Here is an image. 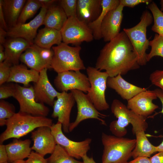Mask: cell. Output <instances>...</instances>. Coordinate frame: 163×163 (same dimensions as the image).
<instances>
[{
	"mask_svg": "<svg viewBox=\"0 0 163 163\" xmlns=\"http://www.w3.org/2000/svg\"><path fill=\"white\" fill-rule=\"evenodd\" d=\"M149 159L151 163H163V152H159Z\"/></svg>",
	"mask_w": 163,
	"mask_h": 163,
	"instance_id": "ee69618b",
	"label": "cell"
},
{
	"mask_svg": "<svg viewBox=\"0 0 163 163\" xmlns=\"http://www.w3.org/2000/svg\"><path fill=\"white\" fill-rule=\"evenodd\" d=\"M31 137L34 142L32 150L43 157L51 154L57 144L50 127H38L31 132Z\"/></svg>",
	"mask_w": 163,
	"mask_h": 163,
	"instance_id": "e0dca14e",
	"label": "cell"
},
{
	"mask_svg": "<svg viewBox=\"0 0 163 163\" xmlns=\"http://www.w3.org/2000/svg\"><path fill=\"white\" fill-rule=\"evenodd\" d=\"M34 43L21 38H10L2 45L6 59L13 65L19 64L21 55Z\"/></svg>",
	"mask_w": 163,
	"mask_h": 163,
	"instance_id": "44dd1931",
	"label": "cell"
},
{
	"mask_svg": "<svg viewBox=\"0 0 163 163\" xmlns=\"http://www.w3.org/2000/svg\"><path fill=\"white\" fill-rule=\"evenodd\" d=\"M58 2L68 18L77 17V0H61Z\"/></svg>",
	"mask_w": 163,
	"mask_h": 163,
	"instance_id": "d590c367",
	"label": "cell"
},
{
	"mask_svg": "<svg viewBox=\"0 0 163 163\" xmlns=\"http://www.w3.org/2000/svg\"><path fill=\"white\" fill-rule=\"evenodd\" d=\"M151 0H120V3L124 7H127L133 8L142 3L150 4Z\"/></svg>",
	"mask_w": 163,
	"mask_h": 163,
	"instance_id": "60d3db41",
	"label": "cell"
},
{
	"mask_svg": "<svg viewBox=\"0 0 163 163\" xmlns=\"http://www.w3.org/2000/svg\"><path fill=\"white\" fill-rule=\"evenodd\" d=\"M140 19V21L136 25L131 28H124L123 31L133 47L139 65L142 66L148 62L146 51L148 49L149 41L147 38V29L152 24L153 19L152 14L147 10L143 12Z\"/></svg>",
	"mask_w": 163,
	"mask_h": 163,
	"instance_id": "5b68a950",
	"label": "cell"
},
{
	"mask_svg": "<svg viewBox=\"0 0 163 163\" xmlns=\"http://www.w3.org/2000/svg\"><path fill=\"white\" fill-rule=\"evenodd\" d=\"M104 146L102 163H128L136 142L135 139L119 137L102 133Z\"/></svg>",
	"mask_w": 163,
	"mask_h": 163,
	"instance_id": "3957f363",
	"label": "cell"
},
{
	"mask_svg": "<svg viewBox=\"0 0 163 163\" xmlns=\"http://www.w3.org/2000/svg\"><path fill=\"white\" fill-rule=\"evenodd\" d=\"M15 84H3L0 86V99L4 100L10 97H14L15 93Z\"/></svg>",
	"mask_w": 163,
	"mask_h": 163,
	"instance_id": "74e56055",
	"label": "cell"
},
{
	"mask_svg": "<svg viewBox=\"0 0 163 163\" xmlns=\"http://www.w3.org/2000/svg\"><path fill=\"white\" fill-rule=\"evenodd\" d=\"M148 8L152 13L154 21L152 30L163 37V13L153 1L149 4Z\"/></svg>",
	"mask_w": 163,
	"mask_h": 163,
	"instance_id": "1f68e13d",
	"label": "cell"
},
{
	"mask_svg": "<svg viewBox=\"0 0 163 163\" xmlns=\"http://www.w3.org/2000/svg\"><path fill=\"white\" fill-rule=\"evenodd\" d=\"M48 163H83L69 155L59 145L57 144L50 156L46 159Z\"/></svg>",
	"mask_w": 163,
	"mask_h": 163,
	"instance_id": "f546056e",
	"label": "cell"
},
{
	"mask_svg": "<svg viewBox=\"0 0 163 163\" xmlns=\"http://www.w3.org/2000/svg\"><path fill=\"white\" fill-rule=\"evenodd\" d=\"M16 113L15 108L12 104L4 100L0 101V126L5 125L7 120Z\"/></svg>",
	"mask_w": 163,
	"mask_h": 163,
	"instance_id": "836d02e7",
	"label": "cell"
},
{
	"mask_svg": "<svg viewBox=\"0 0 163 163\" xmlns=\"http://www.w3.org/2000/svg\"><path fill=\"white\" fill-rule=\"evenodd\" d=\"M7 31L0 27V44L3 45L6 39L5 37L7 36Z\"/></svg>",
	"mask_w": 163,
	"mask_h": 163,
	"instance_id": "c3c4849f",
	"label": "cell"
},
{
	"mask_svg": "<svg viewBox=\"0 0 163 163\" xmlns=\"http://www.w3.org/2000/svg\"><path fill=\"white\" fill-rule=\"evenodd\" d=\"M67 19L61 7L55 4L47 9L43 25L45 27L60 31Z\"/></svg>",
	"mask_w": 163,
	"mask_h": 163,
	"instance_id": "d4e9b609",
	"label": "cell"
},
{
	"mask_svg": "<svg viewBox=\"0 0 163 163\" xmlns=\"http://www.w3.org/2000/svg\"><path fill=\"white\" fill-rule=\"evenodd\" d=\"M119 74L113 77H109L107 82V87L112 89L124 100L127 101L141 92L147 90L130 83Z\"/></svg>",
	"mask_w": 163,
	"mask_h": 163,
	"instance_id": "d6986e66",
	"label": "cell"
},
{
	"mask_svg": "<svg viewBox=\"0 0 163 163\" xmlns=\"http://www.w3.org/2000/svg\"><path fill=\"white\" fill-rule=\"evenodd\" d=\"M41 7L42 5L38 0H27L22 8L17 24L25 23L27 20L32 17Z\"/></svg>",
	"mask_w": 163,
	"mask_h": 163,
	"instance_id": "4dcf8cb0",
	"label": "cell"
},
{
	"mask_svg": "<svg viewBox=\"0 0 163 163\" xmlns=\"http://www.w3.org/2000/svg\"><path fill=\"white\" fill-rule=\"evenodd\" d=\"M54 84L56 89L61 92L77 90L87 93L91 87L88 76L80 71H69L57 73Z\"/></svg>",
	"mask_w": 163,
	"mask_h": 163,
	"instance_id": "7c38bea8",
	"label": "cell"
},
{
	"mask_svg": "<svg viewBox=\"0 0 163 163\" xmlns=\"http://www.w3.org/2000/svg\"><path fill=\"white\" fill-rule=\"evenodd\" d=\"M82 159L83 163H97L92 157H90L87 155L84 156Z\"/></svg>",
	"mask_w": 163,
	"mask_h": 163,
	"instance_id": "f907efd6",
	"label": "cell"
},
{
	"mask_svg": "<svg viewBox=\"0 0 163 163\" xmlns=\"http://www.w3.org/2000/svg\"><path fill=\"white\" fill-rule=\"evenodd\" d=\"M86 70L91 85L88 95L98 110H107L109 105L106 101L105 93L108 75L95 67L88 66Z\"/></svg>",
	"mask_w": 163,
	"mask_h": 163,
	"instance_id": "52a82bcc",
	"label": "cell"
},
{
	"mask_svg": "<svg viewBox=\"0 0 163 163\" xmlns=\"http://www.w3.org/2000/svg\"><path fill=\"white\" fill-rule=\"evenodd\" d=\"M53 124V120L46 117L19 111L7 120L6 129L0 136V144L10 138L19 139L40 127H50Z\"/></svg>",
	"mask_w": 163,
	"mask_h": 163,
	"instance_id": "7a4b0ae2",
	"label": "cell"
},
{
	"mask_svg": "<svg viewBox=\"0 0 163 163\" xmlns=\"http://www.w3.org/2000/svg\"><path fill=\"white\" fill-rule=\"evenodd\" d=\"M149 80L152 84L163 91V70H156L151 73Z\"/></svg>",
	"mask_w": 163,
	"mask_h": 163,
	"instance_id": "f35d334b",
	"label": "cell"
},
{
	"mask_svg": "<svg viewBox=\"0 0 163 163\" xmlns=\"http://www.w3.org/2000/svg\"><path fill=\"white\" fill-rule=\"evenodd\" d=\"M60 32L62 42L67 44L79 46L83 42H89L94 39L88 25L77 17L68 18Z\"/></svg>",
	"mask_w": 163,
	"mask_h": 163,
	"instance_id": "ba28073f",
	"label": "cell"
},
{
	"mask_svg": "<svg viewBox=\"0 0 163 163\" xmlns=\"http://www.w3.org/2000/svg\"><path fill=\"white\" fill-rule=\"evenodd\" d=\"M50 128L56 144L62 147L71 156L79 159L87 155L90 149L91 139L88 138L80 142L72 141L64 135L61 124L58 122L53 123Z\"/></svg>",
	"mask_w": 163,
	"mask_h": 163,
	"instance_id": "8fae6325",
	"label": "cell"
},
{
	"mask_svg": "<svg viewBox=\"0 0 163 163\" xmlns=\"http://www.w3.org/2000/svg\"><path fill=\"white\" fill-rule=\"evenodd\" d=\"M12 163H26L25 160H18L13 162Z\"/></svg>",
	"mask_w": 163,
	"mask_h": 163,
	"instance_id": "f5cc1de1",
	"label": "cell"
},
{
	"mask_svg": "<svg viewBox=\"0 0 163 163\" xmlns=\"http://www.w3.org/2000/svg\"><path fill=\"white\" fill-rule=\"evenodd\" d=\"M149 46L151 47L150 53L147 54V62L155 56L163 58V37L157 34H155L152 40L149 41Z\"/></svg>",
	"mask_w": 163,
	"mask_h": 163,
	"instance_id": "d6a6232c",
	"label": "cell"
},
{
	"mask_svg": "<svg viewBox=\"0 0 163 163\" xmlns=\"http://www.w3.org/2000/svg\"><path fill=\"white\" fill-rule=\"evenodd\" d=\"M157 98H158L162 104V109L160 113L163 114V91L159 88H157L154 90Z\"/></svg>",
	"mask_w": 163,
	"mask_h": 163,
	"instance_id": "7dc6e473",
	"label": "cell"
},
{
	"mask_svg": "<svg viewBox=\"0 0 163 163\" xmlns=\"http://www.w3.org/2000/svg\"><path fill=\"white\" fill-rule=\"evenodd\" d=\"M25 161L26 163H48L44 157L34 151H31Z\"/></svg>",
	"mask_w": 163,
	"mask_h": 163,
	"instance_id": "ab89813d",
	"label": "cell"
},
{
	"mask_svg": "<svg viewBox=\"0 0 163 163\" xmlns=\"http://www.w3.org/2000/svg\"><path fill=\"white\" fill-rule=\"evenodd\" d=\"M30 46L36 50L42 60L49 69H51V64L54 55L53 50L42 48L34 43Z\"/></svg>",
	"mask_w": 163,
	"mask_h": 163,
	"instance_id": "e575fe53",
	"label": "cell"
},
{
	"mask_svg": "<svg viewBox=\"0 0 163 163\" xmlns=\"http://www.w3.org/2000/svg\"><path fill=\"white\" fill-rule=\"evenodd\" d=\"M42 5V7L44 6L48 8L52 5L55 4L58 1L55 0H38Z\"/></svg>",
	"mask_w": 163,
	"mask_h": 163,
	"instance_id": "bcb514c9",
	"label": "cell"
},
{
	"mask_svg": "<svg viewBox=\"0 0 163 163\" xmlns=\"http://www.w3.org/2000/svg\"><path fill=\"white\" fill-rule=\"evenodd\" d=\"M6 59L4 47L2 45L0 44V63L4 62Z\"/></svg>",
	"mask_w": 163,
	"mask_h": 163,
	"instance_id": "681fc988",
	"label": "cell"
},
{
	"mask_svg": "<svg viewBox=\"0 0 163 163\" xmlns=\"http://www.w3.org/2000/svg\"><path fill=\"white\" fill-rule=\"evenodd\" d=\"M62 41L60 31L45 27L39 30L34 43L42 48L50 49L53 45H58Z\"/></svg>",
	"mask_w": 163,
	"mask_h": 163,
	"instance_id": "484cf974",
	"label": "cell"
},
{
	"mask_svg": "<svg viewBox=\"0 0 163 163\" xmlns=\"http://www.w3.org/2000/svg\"><path fill=\"white\" fill-rule=\"evenodd\" d=\"M31 143L29 139L22 140L15 139L11 142L5 145L8 162L12 163L16 161L24 160L27 158L32 151Z\"/></svg>",
	"mask_w": 163,
	"mask_h": 163,
	"instance_id": "603a6c76",
	"label": "cell"
},
{
	"mask_svg": "<svg viewBox=\"0 0 163 163\" xmlns=\"http://www.w3.org/2000/svg\"><path fill=\"white\" fill-rule=\"evenodd\" d=\"M14 97L18 102L19 111L35 116L46 117L50 109L44 104L37 102L33 86H22L15 84Z\"/></svg>",
	"mask_w": 163,
	"mask_h": 163,
	"instance_id": "9c48e42d",
	"label": "cell"
},
{
	"mask_svg": "<svg viewBox=\"0 0 163 163\" xmlns=\"http://www.w3.org/2000/svg\"><path fill=\"white\" fill-rule=\"evenodd\" d=\"M156 148L157 152H163V140L160 144L156 146Z\"/></svg>",
	"mask_w": 163,
	"mask_h": 163,
	"instance_id": "816d5d0a",
	"label": "cell"
},
{
	"mask_svg": "<svg viewBox=\"0 0 163 163\" xmlns=\"http://www.w3.org/2000/svg\"><path fill=\"white\" fill-rule=\"evenodd\" d=\"M0 27L7 31L8 30L2 9L1 0H0Z\"/></svg>",
	"mask_w": 163,
	"mask_h": 163,
	"instance_id": "7bdbcfd3",
	"label": "cell"
},
{
	"mask_svg": "<svg viewBox=\"0 0 163 163\" xmlns=\"http://www.w3.org/2000/svg\"><path fill=\"white\" fill-rule=\"evenodd\" d=\"M140 66L133 47L123 31L101 50L95 67L100 71L105 70L109 77H113L126 75Z\"/></svg>",
	"mask_w": 163,
	"mask_h": 163,
	"instance_id": "6da1fadb",
	"label": "cell"
},
{
	"mask_svg": "<svg viewBox=\"0 0 163 163\" xmlns=\"http://www.w3.org/2000/svg\"><path fill=\"white\" fill-rule=\"evenodd\" d=\"M48 8L42 6L39 14L27 23L17 24L8 29L7 36L10 38H21L34 43L38 28L43 25Z\"/></svg>",
	"mask_w": 163,
	"mask_h": 163,
	"instance_id": "5bb4252c",
	"label": "cell"
},
{
	"mask_svg": "<svg viewBox=\"0 0 163 163\" xmlns=\"http://www.w3.org/2000/svg\"><path fill=\"white\" fill-rule=\"evenodd\" d=\"M47 69H44L40 72L38 79L35 83L33 87L36 101L52 106L55 98L60 92L54 88L50 82L47 74Z\"/></svg>",
	"mask_w": 163,
	"mask_h": 163,
	"instance_id": "ac0fdd59",
	"label": "cell"
},
{
	"mask_svg": "<svg viewBox=\"0 0 163 163\" xmlns=\"http://www.w3.org/2000/svg\"><path fill=\"white\" fill-rule=\"evenodd\" d=\"M8 157L6 150L5 145H0V163L8 162Z\"/></svg>",
	"mask_w": 163,
	"mask_h": 163,
	"instance_id": "b9f144b4",
	"label": "cell"
},
{
	"mask_svg": "<svg viewBox=\"0 0 163 163\" xmlns=\"http://www.w3.org/2000/svg\"><path fill=\"white\" fill-rule=\"evenodd\" d=\"M80 46H71L63 42L52 47L54 55L51 68L57 73L69 71H80L86 69L80 53Z\"/></svg>",
	"mask_w": 163,
	"mask_h": 163,
	"instance_id": "277c9868",
	"label": "cell"
},
{
	"mask_svg": "<svg viewBox=\"0 0 163 163\" xmlns=\"http://www.w3.org/2000/svg\"><path fill=\"white\" fill-rule=\"evenodd\" d=\"M20 61L30 69L39 72L44 69H49L42 60L36 50L30 46L21 55Z\"/></svg>",
	"mask_w": 163,
	"mask_h": 163,
	"instance_id": "f1b7e54d",
	"label": "cell"
},
{
	"mask_svg": "<svg viewBox=\"0 0 163 163\" xmlns=\"http://www.w3.org/2000/svg\"><path fill=\"white\" fill-rule=\"evenodd\" d=\"M39 74V72L33 69H28L23 65H13L7 82L20 83L23 84L24 86L27 87L30 82H37Z\"/></svg>",
	"mask_w": 163,
	"mask_h": 163,
	"instance_id": "7402d4cb",
	"label": "cell"
},
{
	"mask_svg": "<svg viewBox=\"0 0 163 163\" xmlns=\"http://www.w3.org/2000/svg\"><path fill=\"white\" fill-rule=\"evenodd\" d=\"M145 131L143 129H139L133 133L136 138V145L131 155L133 159L139 156L150 157L157 152L156 146L152 144L146 137Z\"/></svg>",
	"mask_w": 163,
	"mask_h": 163,
	"instance_id": "4316f807",
	"label": "cell"
},
{
	"mask_svg": "<svg viewBox=\"0 0 163 163\" xmlns=\"http://www.w3.org/2000/svg\"><path fill=\"white\" fill-rule=\"evenodd\" d=\"M120 4V0H101L102 10L99 16L94 21L88 24L94 39L99 40L102 38L100 28L103 19L109 11L117 8Z\"/></svg>",
	"mask_w": 163,
	"mask_h": 163,
	"instance_id": "83f0119b",
	"label": "cell"
},
{
	"mask_svg": "<svg viewBox=\"0 0 163 163\" xmlns=\"http://www.w3.org/2000/svg\"><path fill=\"white\" fill-rule=\"evenodd\" d=\"M110 109L117 119L112 121L109 126L110 131L114 136L122 137L125 136L127 133L126 128L130 123L133 127L147 123L146 118L135 113L119 100H113Z\"/></svg>",
	"mask_w": 163,
	"mask_h": 163,
	"instance_id": "8992f818",
	"label": "cell"
},
{
	"mask_svg": "<svg viewBox=\"0 0 163 163\" xmlns=\"http://www.w3.org/2000/svg\"><path fill=\"white\" fill-rule=\"evenodd\" d=\"M157 97L154 91H143L127 101V107L135 113L147 118L158 108L153 102Z\"/></svg>",
	"mask_w": 163,
	"mask_h": 163,
	"instance_id": "9a60e30c",
	"label": "cell"
},
{
	"mask_svg": "<svg viewBox=\"0 0 163 163\" xmlns=\"http://www.w3.org/2000/svg\"><path fill=\"white\" fill-rule=\"evenodd\" d=\"M128 163H151L149 158L145 156L137 157Z\"/></svg>",
	"mask_w": 163,
	"mask_h": 163,
	"instance_id": "f6af8a7d",
	"label": "cell"
},
{
	"mask_svg": "<svg viewBox=\"0 0 163 163\" xmlns=\"http://www.w3.org/2000/svg\"><path fill=\"white\" fill-rule=\"evenodd\" d=\"M12 66L6 60L0 63V85L7 82L10 76L11 68Z\"/></svg>",
	"mask_w": 163,
	"mask_h": 163,
	"instance_id": "8d00e7d4",
	"label": "cell"
},
{
	"mask_svg": "<svg viewBox=\"0 0 163 163\" xmlns=\"http://www.w3.org/2000/svg\"><path fill=\"white\" fill-rule=\"evenodd\" d=\"M101 10V0H77V17L87 24L98 18Z\"/></svg>",
	"mask_w": 163,
	"mask_h": 163,
	"instance_id": "ffe728a7",
	"label": "cell"
},
{
	"mask_svg": "<svg viewBox=\"0 0 163 163\" xmlns=\"http://www.w3.org/2000/svg\"><path fill=\"white\" fill-rule=\"evenodd\" d=\"M2 163H8V162H5Z\"/></svg>",
	"mask_w": 163,
	"mask_h": 163,
	"instance_id": "11a10c76",
	"label": "cell"
},
{
	"mask_svg": "<svg viewBox=\"0 0 163 163\" xmlns=\"http://www.w3.org/2000/svg\"><path fill=\"white\" fill-rule=\"evenodd\" d=\"M1 1L3 13L9 29L17 24L26 1L1 0Z\"/></svg>",
	"mask_w": 163,
	"mask_h": 163,
	"instance_id": "cb8c5ba5",
	"label": "cell"
},
{
	"mask_svg": "<svg viewBox=\"0 0 163 163\" xmlns=\"http://www.w3.org/2000/svg\"><path fill=\"white\" fill-rule=\"evenodd\" d=\"M124 7L120 3L117 8L109 11L103 19L101 25L100 32L101 38L105 42L110 41L120 33Z\"/></svg>",
	"mask_w": 163,
	"mask_h": 163,
	"instance_id": "2e32d148",
	"label": "cell"
},
{
	"mask_svg": "<svg viewBox=\"0 0 163 163\" xmlns=\"http://www.w3.org/2000/svg\"><path fill=\"white\" fill-rule=\"evenodd\" d=\"M53 105V111L51 117L58 118L57 122L62 125L64 133L69 132L70 115L72 109L75 102L74 96L71 92H60Z\"/></svg>",
	"mask_w": 163,
	"mask_h": 163,
	"instance_id": "4fadbf2b",
	"label": "cell"
},
{
	"mask_svg": "<svg viewBox=\"0 0 163 163\" xmlns=\"http://www.w3.org/2000/svg\"><path fill=\"white\" fill-rule=\"evenodd\" d=\"M160 4L161 5V9L160 10L163 13V0H161Z\"/></svg>",
	"mask_w": 163,
	"mask_h": 163,
	"instance_id": "db71d44e",
	"label": "cell"
},
{
	"mask_svg": "<svg viewBox=\"0 0 163 163\" xmlns=\"http://www.w3.org/2000/svg\"><path fill=\"white\" fill-rule=\"evenodd\" d=\"M77 104V114L75 121L70 123L69 132H72L82 121L89 119H94L100 121L103 125H106L103 118L107 115L101 113L95 108L87 94L77 90L70 91Z\"/></svg>",
	"mask_w": 163,
	"mask_h": 163,
	"instance_id": "30bf717a",
	"label": "cell"
}]
</instances>
